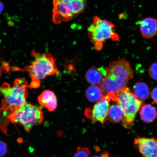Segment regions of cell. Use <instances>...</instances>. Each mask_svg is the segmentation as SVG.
<instances>
[{
  "label": "cell",
  "mask_w": 157,
  "mask_h": 157,
  "mask_svg": "<svg viewBox=\"0 0 157 157\" xmlns=\"http://www.w3.org/2000/svg\"><path fill=\"white\" fill-rule=\"evenodd\" d=\"M106 69V76L99 86L106 95L118 93L133 77L134 71L130 64L124 59L111 62Z\"/></svg>",
  "instance_id": "6da1fadb"
},
{
  "label": "cell",
  "mask_w": 157,
  "mask_h": 157,
  "mask_svg": "<svg viewBox=\"0 0 157 157\" xmlns=\"http://www.w3.org/2000/svg\"><path fill=\"white\" fill-rule=\"evenodd\" d=\"M106 75V68L92 67L86 72V78L92 85H99Z\"/></svg>",
  "instance_id": "8fae6325"
},
{
  "label": "cell",
  "mask_w": 157,
  "mask_h": 157,
  "mask_svg": "<svg viewBox=\"0 0 157 157\" xmlns=\"http://www.w3.org/2000/svg\"><path fill=\"white\" fill-rule=\"evenodd\" d=\"M124 117L122 109L117 103L110 107L107 119L113 123H118L122 121Z\"/></svg>",
  "instance_id": "2e32d148"
},
{
  "label": "cell",
  "mask_w": 157,
  "mask_h": 157,
  "mask_svg": "<svg viewBox=\"0 0 157 157\" xmlns=\"http://www.w3.org/2000/svg\"><path fill=\"white\" fill-rule=\"evenodd\" d=\"M104 93L99 85H92L88 87L86 92V97L92 102H97L102 98Z\"/></svg>",
  "instance_id": "4fadbf2b"
},
{
  "label": "cell",
  "mask_w": 157,
  "mask_h": 157,
  "mask_svg": "<svg viewBox=\"0 0 157 157\" xmlns=\"http://www.w3.org/2000/svg\"><path fill=\"white\" fill-rule=\"evenodd\" d=\"M148 73L152 79L157 80V63L151 65L148 69Z\"/></svg>",
  "instance_id": "ac0fdd59"
},
{
  "label": "cell",
  "mask_w": 157,
  "mask_h": 157,
  "mask_svg": "<svg viewBox=\"0 0 157 157\" xmlns=\"http://www.w3.org/2000/svg\"><path fill=\"white\" fill-rule=\"evenodd\" d=\"M1 76V70L0 69V76Z\"/></svg>",
  "instance_id": "603a6c76"
},
{
  "label": "cell",
  "mask_w": 157,
  "mask_h": 157,
  "mask_svg": "<svg viewBox=\"0 0 157 157\" xmlns=\"http://www.w3.org/2000/svg\"><path fill=\"white\" fill-rule=\"evenodd\" d=\"M110 101V99L107 96H104L94 105L93 109H86V116L94 122H98L103 124L107 119Z\"/></svg>",
  "instance_id": "ba28073f"
},
{
  "label": "cell",
  "mask_w": 157,
  "mask_h": 157,
  "mask_svg": "<svg viewBox=\"0 0 157 157\" xmlns=\"http://www.w3.org/2000/svg\"><path fill=\"white\" fill-rule=\"evenodd\" d=\"M106 96L120 106L124 114L122 124L126 128H131L142 105V101L135 97L127 87L117 94H107Z\"/></svg>",
  "instance_id": "277c9868"
},
{
  "label": "cell",
  "mask_w": 157,
  "mask_h": 157,
  "mask_svg": "<svg viewBox=\"0 0 157 157\" xmlns=\"http://www.w3.org/2000/svg\"><path fill=\"white\" fill-rule=\"evenodd\" d=\"M134 143L144 157H157V139L154 138L137 137Z\"/></svg>",
  "instance_id": "9c48e42d"
},
{
  "label": "cell",
  "mask_w": 157,
  "mask_h": 157,
  "mask_svg": "<svg viewBox=\"0 0 157 157\" xmlns=\"http://www.w3.org/2000/svg\"><path fill=\"white\" fill-rule=\"evenodd\" d=\"M90 154V150L88 148L78 147L74 157H88Z\"/></svg>",
  "instance_id": "e0dca14e"
},
{
  "label": "cell",
  "mask_w": 157,
  "mask_h": 157,
  "mask_svg": "<svg viewBox=\"0 0 157 157\" xmlns=\"http://www.w3.org/2000/svg\"><path fill=\"white\" fill-rule=\"evenodd\" d=\"M52 21L59 24L71 20L84 11L85 0H52Z\"/></svg>",
  "instance_id": "52a82bcc"
},
{
  "label": "cell",
  "mask_w": 157,
  "mask_h": 157,
  "mask_svg": "<svg viewBox=\"0 0 157 157\" xmlns=\"http://www.w3.org/2000/svg\"></svg>",
  "instance_id": "cb8c5ba5"
},
{
  "label": "cell",
  "mask_w": 157,
  "mask_h": 157,
  "mask_svg": "<svg viewBox=\"0 0 157 157\" xmlns=\"http://www.w3.org/2000/svg\"><path fill=\"white\" fill-rule=\"evenodd\" d=\"M140 33L144 38L150 39L157 35V19L147 17L140 21Z\"/></svg>",
  "instance_id": "30bf717a"
},
{
  "label": "cell",
  "mask_w": 157,
  "mask_h": 157,
  "mask_svg": "<svg viewBox=\"0 0 157 157\" xmlns=\"http://www.w3.org/2000/svg\"><path fill=\"white\" fill-rule=\"evenodd\" d=\"M151 96L154 102L157 104V87L153 89L151 94Z\"/></svg>",
  "instance_id": "ffe728a7"
},
{
  "label": "cell",
  "mask_w": 157,
  "mask_h": 157,
  "mask_svg": "<svg viewBox=\"0 0 157 157\" xmlns=\"http://www.w3.org/2000/svg\"><path fill=\"white\" fill-rule=\"evenodd\" d=\"M92 157H109V155L107 152H104L99 156H95Z\"/></svg>",
  "instance_id": "44dd1931"
},
{
  "label": "cell",
  "mask_w": 157,
  "mask_h": 157,
  "mask_svg": "<svg viewBox=\"0 0 157 157\" xmlns=\"http://www.w3.org/2000/svg\"><path fill=\"white\" fill-rule=\"evenodd\" d=\"M31 55L34 58V61L24 70L28 72L31 78L29 87L32 89L40 87L41 80L47 76L58 74V71L56 59L49 53L40 54L33 50Z\"/></svg>",
  "instance_id": "7a4b0ae2"
},
{
  "label": "cell",
  "mask_w": 157,
  "mask_h": 157,
  "mask_svg": "<svg viewBox=\"0 0 157 157\" xmlns=\"http://www.w3.org/2000/svg\"><path fill=\"white\" fill-rule=\"evenodd\" d=\"M115 25L111 21L95 16L93 23L88 27V36L96 50L102 48L103 43L108 39L113 41L119 40V37L114 31Z\"/></svg>",
  "instance_id": "8992f818"
},
{
  "label": "cell",
  "mask_w": 157,
  "mask_h": 157,
  "mask_svg": "<svg viewBox=\"0 0 157 157\" xmlns=\"http://www.w3.org/2000/svg\"><path fill=\"white\" fill-rule=\"evenodd\" d=\"M7 148L6 145L2 141H0V157H3L6 154Z\"/></svg>",
  "instance_id": "d6986e66"
},
{
  "label": "cell",
  "mask_w": 157,
  "mask_h": 157,
  "mask_svg": "<svg viewBox=\"0 0 157 157\" xmlns=\"http://www.w3.org/2000/svg\"><path fill=\"white\" fill-rule=\"evenodd\" d=\"M4 9V5L3 3L0 2V14L2 12Z\"/></svg>",
  "instance_id": "7402d4cb"
},
{
  "label": "cell",
  "mask_w": 157,
  "mask_h": 157,
  "mask_svg": "<svg viewBox=\"0 0 157 157\" xmlns=\"http://www.w3.org/2000/svg\"><path fill=\"white\" fill-rule=\"evenodd\" d=\"M7 117L12 123L22 125L27 132L33 127L40 124L44 119V113L40 107L27 103L10 113Z\"/></svg>",
  "instance_id": "5b68a950"
},
{
  "label": "cell",
  "mask_w": 157,
  "mask_h": 157,
  "mask_svg": "<svg viewBox=\"0 0 157 157\" xmlns=\"http://www.w3.org/2000/svg\"><path fill=\"white\" fill-rule=\"evenodd\" d=\"M28 87L26 80L22 78L16 79L12 87L9 84H3L0 87V93L4 96L1 110L10 113L24 105L28 96Z\"/></svg>",
  "instance_id": "3957f363"
},
{
  "label": "cell",
  "mask_w": 157,
  "mask_h": 157,
  "mask_svg": "<svg viewBox=\"0 0 157 157\" xmlns=\"http://www.w3.org/2000/svg\"><path fill=\"white\" fill-rule=\"evenodd\" d=\"M140 114L141 118L143 121L151 123L155 119L157 113L155 107L149 104H146L141 107Z\"/></svg>",
  "instance_id": "9a60e30c"
},
{
  "label": "cell",
  "mask_w": 157,
  "mask_h": 157,
  "mask_svg": "<svg viewBox=\"0 0 157 157\" xmlns=\"http://www.w3.org/2000/svg\"><path fill=\"white\" fill-rule=\"evenodd\" d=\"M38 101L41 105L50 111H54L57 106L56 96L50 90H45L38 97Z\"/></svg>",
  "instance_id": "7c38bea8"
},
{
  "label": "cell",
  "mask_w": 157,
  "mask_h": 157,
  "mask_svg": "<svg viewBox=\"0 0 157 157\" xmlns=\"http://www.w3.org/2000/svg\"><path fill=\"white\" fill-rule=\"evenodd\" d=\"M133 94L137 98L141 101L148 99L150 96V88L144 82H138L133 86Z\"/></svg>",
  "instance_id": "5bb4252c"
}]
</instances>
